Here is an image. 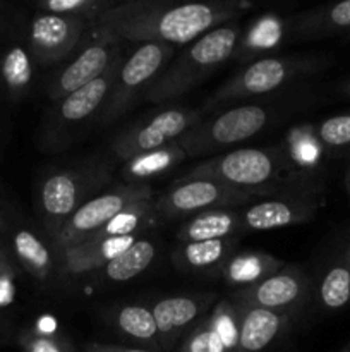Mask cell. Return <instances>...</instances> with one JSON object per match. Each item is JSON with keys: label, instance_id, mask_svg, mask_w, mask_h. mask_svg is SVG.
Instances as JSON below:
<instances>
[{"label": "cell", "instance_id": "6da1fadb", "mask_svg": "<svg viewBox=\"0 0 350 352\" xmlns=\"http://www.w3.org/2000/svg\"><path fill=\"white\" fill-rule=\"evenodd\" d=\"M246 9L239 2L132 0L119 2L98 17L91 33L113 41L189 45L202 34L229 24Z\"/></svg>", "mask_w": 350, "mask_h": 352}, {"label": "cell", "instance_id": "7a4b0ae2", "mask_svg": "<svg viewBox=\"0 0 350 352\" xmlns=\"http://www.w3.org/2000/svg\"><path fill=\"white\" fill-rule=\"evenodd\" d=\"M209 179L254 198L319 199L321 184L301 170L281 148H237L215 155L177 181Z\"/></svg>", "mask_w": 350, "mask_h": 352}, {"label": "cell", "instance_id": "3957f363", "mask_svg": "<svg viewBox=\"0 0 350 352\" xmlns=\"http://www.w3.org/2000/svg\"><path fill=\"white\" fill-rule=\"evenodd\" d=\"M240 38L242 30L237 23L223 24L202 34L168 62L148 89L144 100L150 103H163L185 95L235 55Z\"/></svg>", "mask_w": 350, "mask_h": 352}, {"label": "cell", "instance_id": "277c9868", "mask_svg": "<svg viewBox=\"0 0 350 352\" xmlns=\"http://www.w3.org/2000/svg\"><path fill=\"white\" fill-rule=\"evenodd\" d=\"M112 172V164L93 158L75 167L55 168L41 177L36 189V210L51 241L65 222L106 186Z\"/></svg>", "mask_w": 350, "mask_h": 352}, {"label": "cell", "instance_id": "5b68a950", "mask_svg": "<svg viewBox=\"0 0 350 352\" xmlns=\"http://www.w3.org/2000/svg\"><path fill=\"white\" fill-rule=\"evenodd\" d=\"M329 64L331 58L325 54L270 55L256 58L225 85L220 86L202 107V112L216 109L223 103L271 95L288 82L325 71Z\"/></svg>", "mask_w": 350, "mask_h": 352}, {"label": "cell", "instance_id": "8992f818", "mask_svg": "<svg viewBox=\"0 0 350 352\" xmlns=\"http://www.w3.org/2000/svg\"><path fill=\"white\" fill-rule=\"evenodd\" d=\"M122 60L124 55H120L105 74L82 86L78 91L71 93L60 102L54 103L41 124L40 140H38L41 150L48 153H58L74 143L82 131L93 126V120L98 124V117L108 98Z\"/></svg>", "mask_w": 350, "mask_h": 352}, {"label": "cell", "instance_id": "52a82bcc", "mask_svg": "<svg viewBox=\"0 0 350 352\" xmlns=\"http://www.w3.org/2000/svg\"><path fill=\"white\" fill-rule=\"evenodd\" d=\"M273 107L261 103L233 107L213 119L199 120L178 140V144L187 157H215L263 133L273 120Z\"/></svg>", "mask_w": 350, "mask_h": 352}, {"label": "cell", "instance_id": "ba28073f", "mask_svg": "<svg viewBox=\"0 0 350 352\" xmlns=\"http://www.w3.org/2000/svg\"><path fill=\"white\" fill-rule=\"evenodd\" d=\"M174 52L175 47L172 45L141 43L129 57H124L108 98L98 117V124L108 126L115 122L124 113L129 112L130 107L141 96H146L148 89L174 58Z\"/></svg>", "mask_w": 350, "mask_h": 352}, {"label": "cell", "instance_id": "9c48e42d", "mask_svg": "<svg viewBox=\"0 0 350 352\" xmlns=\"http://www.w3.org/2000/svg\"><path fill=\"white\" fill-rule=\"evenodd\" d=\"M148 199H153V189L150 184H126V182L93 196L65 222L58 236L51 241L55 251L60 254L69 248L84 243L110 220L115 219L120 212Z\"/></svg>", "mask_w": 350, "mask_h": 352}, {"label": "cell", "instance_id": "30bf717a", "mask_svg": "<svg viewBox=\"0 0 350 352\" xmlns=\"http://www.w3.org/2000/svg\"><path fill=\"white\" fill-rule=\"evenodd\" d=\"M202 109H165L132 124L113 138L112 153L117 160L129 162L139 155L160 150L180 140L189 129L202 120Z\"/></svg>", "mask_w": 350, "mask_h": 352}, {"label": "cell", "instance_id": "8fae6325", "mask_svg": "<svg viewBox=\"0 0 350 352\" xmlns=\"http://www.w3.org/2000/svg\"><path fill=\"white\" fill-rule=\"evenodd\" d=\"M91 24L78 17L38 10L24 38L38 67H51L74 57L89 36Z\"/></svg>", "mask_w": 350, "mask_h": 352}, {"label": "cell", "instance_id": "7c38bea8", "mask_svg": "<svg viewBox=\"0 0 350 352\" xmlns=\"http://www.w3.org/2000/svg\"><path fill=\"white\" fill-rule=\"evenodd\" d=\"M256 199L247 192L237 191L209 179L175 181L154 203V212L165 219L192 217L206 210L239 208Z\"/></svg>", "mask_w": 350, "mask_h": 352}, {"label": "cell", "instance_id": "4fadbf2b", "mask_svg": "<svg viewBox=\"0 0 350 352\" xmlns=\"http://www.w3.org/2000/svg\"><path fill=\"white\" fill-rule=\"evenodd\" d=\"M122 54V43L110 38L93 34L89 36L81 50L64 65L60 71L55 72L47 82V95L51 103L60 102L71 93L78 91L82 86L89 85L100 76L105 74L110 65Z\"/></svg>", "mask_w": 350, "mask_h": 352}, {"label": "cell", "instance_id": "5bb4252c", "mask_svg": "<svg viewBox=\"0 0 350 352\" xmlns=\"http://www.w3.org/2000/svg\"><path fill=\"white\" fill-rule=\"evenodd\" d=\"M311 291V278L301 267L283 265V268L259 284L242 291H233L230 299L237 305L299 316L307 306Z\"/></svg>", "mask_w": 350, "mask_h": 352}, {"label": "cell", "instance_id": "9a60e30c", "mask_svg": "<svg viewBox=\"0 0 350 352\" xmlns=\"http://www.w3.org/2000/svg\"><path fill=\"white\" fill-rule=\"evenodd\" d=\"M216 305L215 294L170 296L151 308L160 333L161 351H172Z\"/></svg>", "mask_w": 350, "mask_h": 352}, {"label": "cell", "instance_id": "2e32d148", "mask_svg": "<svg viewBox=\"0 0 350 352\" xmlns=\"http://www.w3.org/2000/svg\"><path fill=\"white\" fill-rule=\"evenodd\" d=\"M239 327L240 306L223 299L182 339L175 352H235Z\"/></svg>", "mask_w": 350, "mask_h": 352}, {"label": "cell", "instance_id": "e0dca14e", "mask_svg": "<svg viewBox=\"0 0 350 352\" xmlns=\"http://www.w3.org/2000/svg\"><path fill=\"white\" fill-rule=\"evenodd\" d=\"M319 210V199L271 198L250 203L240 212V234L266 232L311 222Z\"/></svg>", "mask_w": 350, "mask_h": 352}, {"label": "cell", "instance_id": "ac0fdd59", "mask_svg": "<svg viewBox=\"0 0 350 352\" xmlns=\"http://www.w3.org/2000/svg\"><path fill=\"white\" fill-rule=\"evenodd\" d=\"M336 36H350V0L314 7L285 19V40L292 43Z\"/></svg>", "mask_w": 350, "mask_h": 352}, {"label": "cell", "instance_id": "d6986e66", "mask_svg": "<svg viewBox=\"0 0 350 352\" xmlns=\"http://www.w3.org/2000/svg\"><path fill=\"white\" fill-rule=\"evenodd\" d=\"M239 306L240 327L235 352H270L285 339L297 318L290 313Z\"/></svg>", "mask_w": 350, "mask_h": 352}, {"label": "cell", "instance_id": "ffe728a7", "mask_svg": "<svg viewBox=\"0 0 350 352\" xmlns=\"http://www.w3.org/2000/svg\"><path fill=\"white\" fill-rule=\"evenodd\" d=\"M36 67L24 33L10 34L0 43V93L12 103L26 100L33 89Z\"/></svg>", "mask_w": 350, "mask_h": 352}, {"label": "cell", "instance_id": "44dd1931", "mask_svg": "<svg viewBox=\"0 0 350 352\" xmlns=\"http://www.w3.org/2000/svg\"><path fill=\"white\" fill-rule=\"evenodd\" d=\"M137 236L113 237V239H88L60 253V268L65 275H86L115 260L120 253L132 246Z\"/></svg>", "mask_w": 350, "mask_h": 352}, {"label": "cell", "instance_id": "7402d4cb", "mask_svg": "<svg viewBox=\"0 0 350 352\" xmlns=\"http://www.w3.org/2000/svg\"><path fill=\"white\" fill-rule=\"evenodd\" d=\"M10 254L14 261L31 275L34 280L47 282L51 277L55 261L51 251L38 234L26 227H17L10 222L9 236Z\"/></svg>", "mask_w": 350, "mask_h": 352}, {"label": "cell", "instance_id": "603a6c76", "mask_svg": "<svg viewBox=\"0 0 350 352\" xmlns=\"http://www.w3.org/2000/svg\"><path fill=\"white\" fill-rule=\"evenodd\" d=\"M240 236V212L239 208L206 210L189 217L177 230V241L199 243V241L229 239Z\"/></svg>", "mask_w": 350, "mask_h": 352}, {"label": "cell", "instance_id": "cb8c5ba5", "mask_svg": "<svg viewBox=\"0 0 350 352\" xmlns=\"http://www.w3.org/2000/svg\"><path fill=\"white\" fill-rule=\"evenodd\" d=\"M283 265L285 261L273 254L261 253V251H244V253L232 254L220 272L229 287L242 291L277 274L280 268H283Z\"/></svg>", "mask_w": 350, "mask_h": 352}, {"label": "cell", "instance_id": "d4e9b609", "mask_svg": "<svg viewBox=\"0 0 350 352\" xmlns=\"http://www.w3.org/2000/svg\"><path fill=\"white\" fill-rule=\"evenodd\" d=\"M237 246V237L184 243L175 248L172 260L182 272H211L225 265Z\"/></svg>", "mask_w": 350, "mask_h": 352}, {"label": "cell", "instance_id": "484cf974", "mask_svg": "<svg viewBox=\"0 0 350 352\" xmlns=\"http://www.w3.org/2000/svg\"><path fill=\"white\" fill-rule=\"evenodd\" d=\"M185 158L187 155H185L184 148L178 144V141H175L168 146L139 155V157L126 162L120 175L126 184H148V181L151 179H158L174 170Z\"/></svg>", "mask_w": 350, "mask_h": 352}, {"label": "cell", "instance_id": "4316f807", "mask_svg": "<svg viewBox=\"0 0 350 352\" xmlns=\"http://www.w3.org/2000/svg\"><path fill=\"white\" fill-rule=\"evenodd\" d=\"M112 322L117 332L132 342L148 346L150 351H161L160 333L151 309L137 305L119 306L113 309Z\"/></svg>", "mask_w": 350, "mask_h": 352}, {"label": "cell", "instance_id": "83f0119b", "mask_svg": "<svg viewBox=\"0 0 350 352\" xmlns=\"http://www.w3.org/2000/svg\"><path fill=\"white\" fill-rule=\"evenodd\" d=\"M154 256H156V246L153 241L137 239L132 246L127 248L115 260L100 270V278L115 284L132 280L151 267Z\"/></svg>", "mask_w": 350, "mask_h": 352}, {"label": "cell", "instance_id": "f1b7e54d", "mask_svg": "<svg viewBox=\"0 0 350 352\" xmlns=\"http://www.w3.org/2000/svg\"><path fill=\"white\" fill-rule=\"evenodd\" d=\"M318 301L325 311H340L350 302V253L347 250L323 274Z\"/></svg>", "mask_w": 350, "mask_h": 352}, {"label": "cell", "instance_id": "f546056e", "mask_svg": "<svg viewBox=\"0 0 350 352\" xmlns=\"http://www.w3.org/2000/svg\"><path fill=\"white\" fill-rule=\"evenodd\" d=\"M117 3V0H41L36 3V9L41 12L78 17L93 26L102 14Z\"/></svg>", "mask_w": 350, "mask_h": 352}, {"label": "cell", "instance_id": "4dcf8cb0", "mask_svg": "<svg viewBox=\"0 0 350 352\" xmlns=\"http://www.w3.org/2000/svg\"><path fill=\"white\" fill-rule=\"evenodd\" d=\"M318 143L329 153H349L350 151V112L329 116L314 127Z\"/></svg>", "mask_w": 350, "mask_h": 352}, {"label": "cell", "instance_id": "1f68e13d", "mask_svg": "<svg viewBox=\"0 0 350 352\" xmlns=\"http://www.w3.org/2000/svg\"><path fill=\"white\" fill-rule=\"evenodd\" d=\"M17 342L23 352H75L67 337L40 329L23 330Z\"/></svg>", "mask_w": 350, "mask_h": 352}, {"label": "cell", "instance_id": "d6a6232c", "mask_svg": "<svg viewBox=\"0 0 350 352\" xmlns=\"http://www.w3.org/2000/svg\"><path fill=\"white\" fill-rule=\"evenodd\" d=\"M17 277V263L10 251L0 239V306L7 305L14 296V280Z\"/></svg>", "mask_w": 350, "mask_h": 352}, {"label": "cell", "instance_id": "836d02e7", "mask_svg": "<svg viewBox=\"0 0 350 352\" xmlns=\"http://www.w3.org/2000/svg\"><path fill=\"white\" fill-rule=\"evenodd\" d=\"M82 352H156L150 349H141V347H126L117 346V344H103V342H89L86 344Z\"/></svg>", "mask_w": 350, "mask_h": 352}, {"label": "cell", "instance_id": "e575fe53", "mask_svg": "<svg viewBox=\"0 0 350 352\" xmlns=\"http://www.w3.org/2000/svg\"><path fill=\"white\" fill-rule=\"evenodd\" d=\"M10 34H12V31H10L9 16H7V14L0 9V43H2V41H5Z\"/></svg>", "mask_w": 350, "mask_h": 352}, {"label": "cell", "instance_id": "d590c367", "mask_svg": "<svg viewBox=\"0 0 350 352\" xmlns=\"http://www.w3.org/2000/svg\"><path fill=\"white\" fill-rule=\"evenodd\" d=\"M9 229H10V220L7 219L2 203H0V239L2 241L7 239V236H9Z\"/></svg>", "mask_w": 350, "mask_h": 352}, {"label": "cell", "instance_id": "8d00e7d4", "mask_svg": "<svg viewBox=\"0 0 350 352\" xmlns=\"http://www.w3.org/2000/svg\"><path fill=\"white\" fill-rule=\"evenodd\" d=\"M338 93L345 98H350V78H347L342 85L338 86Z\"/></svg>", "mask_w": 350, "mask_h": 352}, {"label": "cell", "instance_id": "74e56055", "mask_svg": "<svg viewBox=\"0 0 350 352\" xmlns=\"http://www.w3.org/2000/svg\"><path fill=\"white\" fill-rule=\"evenodd\" d=\"M345 188H347V192L350 195V165L345 172Z\"/></svg>", "mask_w": 350, "mask_h": 352}, {"label": "cell", "instance_id": "f35d334b", "mask_svg": "<svg viewBox=\"0 0 350 352\" xmlns=\"http://www.w3.org/2000/svg\"><path fill=\"white\" fill-rule=\"evenodd\" d=\"M338 352H350V342H349V344H345V346H343L342 349H340Z\"/></svg>", "mask_w": 350, "mask_h": 352}, {"label": "cell", "instance_id": "ab89813d", "mask_svg": "<svg viewBox=\"0 0 350 352\" xmlns=\"http://www.w3.org/2000/svg\"><path fill=\"white\" fill-rule=\"evenodd\" d=\"M3 340H5V336H3V329H0V344H2Z\"/></svg>", "mask_w": 350, "mask_h": 352}, {"label": "cell", "instance_id": "60d3db41", "mask_svg": "<svg viewBox=\"0 0 350 352\" xmlns=\"http://www.w3.org/2000/svg\"><path fill=\"white\" fill-rule=\"evenodd\" d=\"M345 41H349V43H350V36H347V38H345Z\"/></svg>", "mask_w": 350, "mask_h": 352}, {"label": "cell", "instance_id": "b9f144b4", "mask_svg": "<svg viewBox=\"0 0 350 352\" xmlns=\"http://www.w3.org/2000/svg\"><path fill=\"white\" fill-rule=\"evenodd\" d=\"M349 253H350V244H349Z\"/></svg>", "mask_w": 350, "mask_h": 352}, {"label": "cell", "instance_id": "7bdbcfd3", "mask_svg": "<svg viewBox=\"0 0 350 352\" xmlns=\"http://www.w3.org/2000/svg\"><path fill=\"white\" fill-rule=\"evenodd\" d=\"M270 352H271V351H270ZM273 352H278V351H273Z\"/></svg>", "mask_w": 350, "mask_h": 352}]
</instances>
